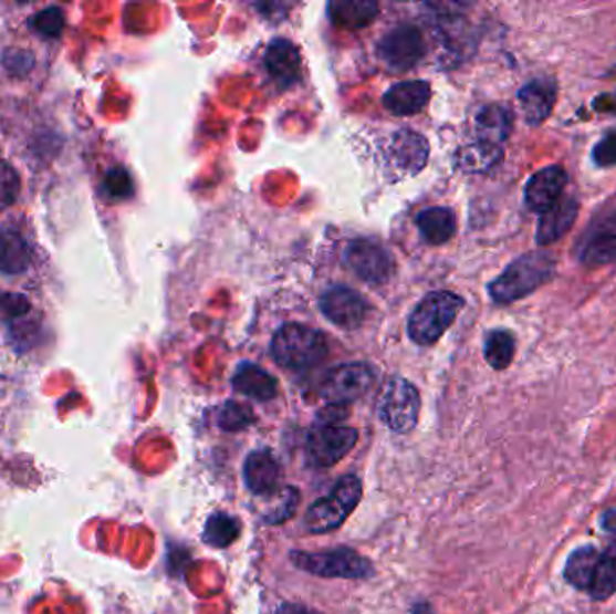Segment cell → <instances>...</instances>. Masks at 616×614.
Segmentation results:
<instances>
[{"label":"cell","mask_w":616,"mask_h":614,"mask_svg":"<svg viewBox=\"0 0 616 614\" xmlns=\"http://www.w3.org/2000/svg\"><path fill=\"white\" fill-rule=\"evenodd\" d=\"M555 272V260L544 251L529 252L512 261L501 277L489 285V294L495 303L510 305L537 291Z\"/></svg>","instance_id":"1"},{"label":"cell","mask_w":616,"mask_h":614,"mask_svg":"<svg viewBox=\"0 0 616 614\" xmlns=\"http://www.w3.org/2000/svg\"><path fill=\"white\" fill-rule=\"evenodd\" d=\"M272 357L286 370H311L328 354V346L317 330L305 324H283L271 343Z\"/></svg>","instance_id":"2"},{"label":"cell","mask_w":616,"mask_h":614,"mask_svg":"<svg viewBox=\"0 0 616 614\" xmlns=\"http://www.w3.org/2000/svg\"><path fill=\"white\" fill-rule=\"evenodd\" d=\"M461 309H463V300L452 292L440 291L427 294L409 315V337L422 346L437 343L438 339L446 334V330L455 323Z\"/></svg>","instance_id":"3"},{"label":"cell","mask_w":616,"mask_h":614,"mask_svg":"<svg viewBox=\"0 0 616 614\" xmlns=\"http://www.w3.org/2000/svg\"><path fill=\"white\" fill-rule=\"evenodd\" d=\"M363 498V483L357 476H343L328 496L309 508L305 516L306 530L311 533L334 532L354 512Z\"/></svg>","instance_id":"4"},{"label":"cell","mask_w":616,"mask_h":614,"mask_svg":"<svg viewBox=\"0 0 616 614\" xmlns=\"http://www.w3.org/2000/svg\"><path fill=\"white\" fill-rule=\"evenodd\" d=\"M291 561L297 570L323 579H368L374 575V566L368 559L349 548H337L331 552H292Z\"/></svg>","instance_id":"5"},{"label":"cell","mask_w":616,"mask_h":614,"mask_svg":"<svg viewBox=\"0 0 616 614\" xmlns=\"http://www.w3.org/2000/svg\"><path fill=\"white\" fill-rule=\"evenodd\" d=\"M377 412L388 429L395 430L398 435L409 433L417 426L418 415H420V395L417 387L406 378H389L380 392Z\"/></svg>","instance_id":"6"},{"label":"cell","mask_w":616,"mask_h":614,"mask_svg":"<svg viewBox=\"0 0 616 614\" xmlns=\"http://www.w3.org/2000/svg\"><path fill=\"white\" fill-rule=\"evenodd\" d=\"M374 383L375 373L368 364H341L323 377L320 384V395L332 406H345L349 402L359 400L372 389Z\"/></svg>","instance_id":"7"},{"label":"cell","mask_w":616,"mask_h":614,"mask_svg":"<svg viewBox=\"0 0 616 614\" xmlns=\"http://www.w3.org/2000/svg\"><path fill=\"white\" fill-rule=\"evenodd\" d=\"M359 440L354 427L317 426L306 436V461L316 469H328L343 460Z\"/></svg>","instance_id":"8"},{"label":"cell","mask_w":616,"mask_h":614,"mask_svg":"<svg viewBox=\"0 0 616 614\" xmlns=\"http://www.w3.org/2000/svg\"><path fill=\"white\" fill-rule=\"evenodd\" d=\"M345 263L355 277L369 285H383L394 274V258L374 240H354L345 249Z\"/></svg>","instance_id":"9"},{"label":"cell","mask_w":616,"mask_h":614,"mask_svg":"<svg viewBox=\"0 0 616 614\" xmlns=\"http://www.w3.org/2000/svg\"><path fill=\"white\" fill-rule=\"evenodd\" d=\"M426 54V44L420 30L415 25H397L384 34L379 42V59L395 73L415 67Z\"/></svg>","instance_id":"10"},{"label":"cell","mask_w":616,"mask_h":614,"mask_svg":"<svg viewBox=\"0 0 616 614\" xmlns=\"http://www.w3.org/2000/svg\"><path fill=\"white\" fill-rule=\"evenodd\" d=\"M321 310L341 329L354 330L359 329L366 320L368 303L359 292L352 291L348 287H332L321 295Z\"/></svg>","instance_id":"11"},{"label":"cell","mask_w":616,"mask_h":614,"mask_svg":"<svg viewBox=\"0 0 616 614\" xmlns=\"http://www.w3.org/2000/svg\"><path fill=\"white\" fill-rule=\"evenodd\" d=\"M429 157L427 139L415 131H398L386 146L389 166L403 175H417Z\"/></svg>","instance_id":"12"},{"label":"cell","mask_w":616,"mask_h":614,"mask_svg":"<svg viewBox=\"0 0 616 614\" xmlns=\"http://www.w3.org/2000/svg\"><path fill=\"white\" fill-rule=\"evenodd\" d=\"M568 185V175L561 166H546L529 180L524 188V200L532 211L543 215L563 199L564 188Z\"/></svg>","instance_id":"13"},{"label":"cell","mask_w":616,"mask_h":614,"mask_svg":"<svg viewBox=\"0 0 616 614\" xmlns=\"http://www.w3.org/2000/svg\"><path fill=\"white\" fill-rule=\"evenodd\" d=\"M524 122L539 126L549 119L557 103V85L550 77H535L518 93Z\"/></svg>","instance_id":"14"},{"label":"cell","mask_w":616,"mask_h":614,"mask_svg":"<svg viewBox=\"0 0 616 614\" xmlns=\"http://www.w3.org/2000/svg\"><path fill=\"white\" fill-rule=\"evenodd\" d=\"M581 260L592 267L616 261V214L607 215L592 229H587L586 240L581 249Z\"/></svg>","instance_id":"15"},{"label":"cell","mask_w":616,"mask_h":614,"mask_svg":"<svg viewBox=\"0 0 616 614\" xmlns=\"http://www.w3.org/2000/svg\"><path fill=\"white\" fill-rule=\"evenodd\" d=\"M265 67L269 74L283 87H289L301 77L300 49L291 40L276 39L265 49Z\"/></svg>","instance_id":"16"},{"label":"cell","mask_w":616,"mask_h":614,"mask_svg":"<svg viewBox=\"0 0 616 614\" xmlns=\"http://www.w3.org/2000/svg\"><path fill=\"white\" fill-rule=\"evenodd\" d=\"M578 202L573 197H563L553 208L544 211L539 218L537 240L539 246H552L558 238L564 237L577 220Z\"/></svg>","instance_id":"17"},{"label":"cell","mask_w":616,"mask_h":614,"mask_svg":"<svg viewBox=\"0 0 616 614\" xmlns=\"http://www.w3.org/2000/svg\"><path fill=\"white\" fill-rule=\"evenodd\" d=\"M243 479L254 496H269L278 490L280 464L271 452L258 450L248 456V460L243 465Z\"/></svg>","instance_id":"18"},{"label":"cell","mask_w":616,"mask_h":614,"mask_svg":"<svg viewBox=\"0 0 616 614\" xmlns=\"http://www.w3.org/2000/svg\"><path fill=\"white\" fill-rule=\"evenodd\" d=\"M431 97V85L422 80L397 83L384 94V107L395 116H411L426 107Z\"/></svg>","instance_id":"19"},{"label":"cell","mask_w":616,"mask_h":614,"mask_svg":"<svg viewBox=\"0 0 616 614\" xmlns=\"http://www.w3.org/2000/svg\"><path fill=\"white\" fill-rule=\"evenodd\" d=\"M233 387L254 400L268 402L278 395L276 378L257 364L243 363L234 372Z\"/></svg>","instance_id":"20"},{"label":"cell","mask_w":616,"mask_h":614,"mask_svg":"<svg viewBox=\"0 0 616 614\" xmlns=\"http://www.w3.org/2000/svg\"><path fill=\"white\" fill-rule=\"evenodd\" d=\"M476 141L487 145L501 146L512 131V116L501 105H487L478 112L474 119Z\"/></svg>","instance_id":"21"},{"label":"cell","mask_w":616,"mask_h":614,"mask_svg":"<svg viewBox=\"0 0 616 614\" xmlns=\"http://www.w3.org/2000/svg\"><path fill=\"white\" fill-rule=\"evenodd\" d=\"M417 226L427 242L431 246H442L455 237L457 217L449 208L424 209L417 217Z\"/></svg>","instance_id":"22"},{"label":"cell","mask_w":616,"mask_h":614,"mask_svg":"<svg viewBox=\"0 0 616 614\" xmlns=\"http://www.w3.org/2000/svg\"><path fill=\"white\" fill-rule=\"evenodd\" d=\"M31 266L30 246L15 231H0V272L19 277Z\"/></svg>","instance_id":"23"},{"label":"cell","mask_w":616,"mask_h":614,"mask_svg":"<svg viewBox=\"0 0 616 614\" xmlns=\"http://www.w3.org/2000/svg\"><path fill=\"white\" fill-rule=\"evenodd\" d=\"M331 19L334 24L346 28V30H361L364 25L372 24L379 13L377 2L368 0H349V2H332L328 6Z\"/></svg>","instance_id":"24"},{"label":"cell","mask_w":616,"mask_h":614,"mask_svg":"<svg viewBox=\"0 0 616 614\" xmlns=\"http://www.w3.org/2000/svg\"><path fill=\"white\" fill-rule=\"evenodd\" d=\"M503 159L501 146L487 145L474 141L471 145L461 146L457 154V166L466 174H486Z\"/></svg>","instance_id":"25"},{"label":"cell","mask_w":616,"mask_h":614,"mask_svg":"<svg viewBox=\"0 0 616 614\" xmlns=\"http://www.w3.org/2000/svg\"><path fill=\"white\" fill-rule=\"evenodd\" d=\"M598 555H601V550L589 547V544L573 550L564 566L566 582L572 584L575 590L587 593L589 584H592L593 571L597 566Z\"/></svg>","instance_id":"26"},{"label":"cell","mask_w":616,"mask_h":614,"mask_svg":"<svg viewBox=\"0 0 616 614\" xmlns=\"http://www.w3.org/2000/svg\"><path fill=\"white\" fill-rule=\"evenodd\" d=\"M616 591V539L607 544L598 555L597 566L593 571L592 584L586 595L593 600H607Z\"/></svg>","instance_id":"27"},{"label":"cell","mask_w":616,"mask_h":614,"mask_svg":"<svg viewBox=\"0 0 616 614\" xmlns=\"http://www.w3.org/2000/svg\"><path fill=\"white\" fill-rule=\"evenodd\" d=\"M265 498H269V501L263 508V521L269 524H282L286 519H291L300 504V492L292 487H282Z\"/></svg>","instance_id":"28"},{"label":"cell","mask_w":616,"mask_h":614,"mask_svg":"<svg viewBox=\"0 0 616 614\" xmlns=\"http://www.w3.org/2000/svg\"><path fill=\"white\" fill-rule=\"evenodd\" d=\"M515 355L514 335L507 330H492L486 339L487 363L494 370L509 368Z\"/></svg>","instance_id":"29"},{"label":"cell","mask_w":616,"mask_h":614,"mask_svg":"<svg viewBox=\"0 0 616 614\" xmlns=\"http://www.w3.org/2000/svg\"><path fill=\"white\" fill-rule=\"evenodd\" d=\"M240 535V522L229 513L217 512L206 521L205 541L209 547L228 548Z\"/></svg>","instance_id":"30"},{"label":"cell","mask_w":616,"mask_h":614,"mask_svg":"<svg viewBox=\"0 0 616 614\" xmlns=\"http://www.w3.org/2000/svg\"><path fill=\"white\" fill-rule=\"evenodd\" d=\"M253 422V409L240 402H226L219 413V424L223 430H242L251 426Z\"/></svg>","instance_id":"31"},{"label":"cell","mask_w":616,"mask_h":614,"mask_svg":"<svg viewBox=\"0 0 616 614\" xmlns=\"http://www.w3.org/2000/svg\"><path fill=\"white\" fill-rule=\"evenodd\" d=\"M20 195V177L13 166L0 160V211L11 208Z\"/></svg>","instance_id":"32"},{"label":"cell","mask_w":616,"mask_h":614,"mask_svg":"<svg viewBox=\"0 0 616 614\" xmlns=\"http://www.w3.org/2000/svg\"><path fill=\"white\" fill-rule=\"evenodd\" d=\"M103 191L107 194L108 199H128L134 194V185H132L130 175H128L127 169H111L105 180H103Z\"/></svg>","instance_id":"33"},{"label":"cell","mask_w":616,"mask_h":614,"mask_svg":"<svg viewBox=\"0 0 616 614\" xmlns=\"http://www.w3.org/2000/svg\"><path fill=\"white\" fill-rule=\"evenodd\" d=\"M64 13L59 8H48V10L40 11L39 15L34 17V30L45 37H59L64 30Z\"/></svg>","instance_id":"34"},{"label":"cell","mask_w":616,"mask_h":614,"mask_svg":"<svg viewBox=\"0 0 616 614\" xmlns=\"http://www.w3.org/2000/svg\"><path fill=\"white\" fill-rule=\"evenodd\" d=\"M593 160L601 168L616 166V131L607 132L606 136L598 141L592 152Z\"/></svg>","instance_id":"35"},{"label":"cell","mask_w":616,"mask_h":614,"mask_svg":"<svg viewBox=\"0 0 616 614\" xmlns=\"http://www.w3.org/2000/svg\"><path fill=\"white\" fill-rule=\"evenodd\" d=\"M33 54L25 51H10L4 54V65L11 73L28 74L33 69Z\"/></svg>","instance_id":"36"},{"label":"cell","mask_w":616,"mask_h":614,"mask_svg":"<svg viewBox=\"0 0 616 614\" xmlns=\"http://www.w3.org/2000/svg\"><path fill=\"white\" fill-rule=\"evenodd\" d=\"M0 310L13 318H22L30 312V301L19 294H0Z\"/></svg>","instance_id":"37"},{"label":"cell","mask_w":616,"mask_h":614,"mask_svg":"<svg viewBox=\"0 0 616 614\" xmlns=\"http://www.w3.org/2000/svg\"><path fill=\"white\" fill-rule=\"evenodd\" d=\"M593 108L597 112H604V114H613L616 116V91L612 94H602L595 102H593Z\"/></svg>","instance_id":"38"},{"label":"cell","mask_w":616,"mask_h":614,"mask_svg":"<svg viewBox=\"0 0 616 614\" xmlns=\"http://www.w3.org/2000/svg\"><path fill=\"white\" fill-rule=\"evenodd\" d=\"M276 614H321L317 611L309 610V607H303V605L297 604H282L278 607Z\"/></svg>","instance_id":"39"},{"label":"cell","mask_w":616,"mask_h":614,"mask_svg":"<svg viewBox=\"0 0 616 614\" xmlns=\"http://www.w3.org/2000/svg\"><path fill=\"white\" fill-rule=\"evenodd\" d=\"M602 530H606L607 533L616 535V508L615 510H607V512L602 516Z\"/></svg>","instance_id":"40"}]
</instances>
